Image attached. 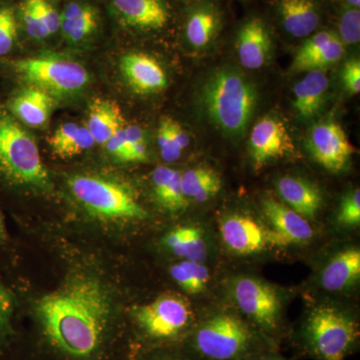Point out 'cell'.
I'll list each match as a JSON object with an SVG mask.
<instances>
[{"instance_id": "obj_1", "label": "cell", "mask_w": 360, "mask_h": 360, "mask_svg": "<svg viewBox=\"0 0 360 360\" xmlns=\"http://www.w3.org/2000/svg\"><path fill=\"white\" fill-rule=\"evenodd\" d=\"M45 340L61 354L92 360L103 352L110 333L111 298L96 277L77 274L35 302Z\"/></svg>"}, {"instance_id": "obj_2", "label": "cell", "mask_w": 360, "mask_h": 360, "mask_svg": "<svg viewBox=\"0 0 360 360\" xmlns=\"http://www.w3.org/2000/svg\"><path fill=\"white\" fill-rule=\"evenodd\" d=\"M184 347L200 360H243L276 345L239 315L217 311L196 321Z\"/></svg>"}, {"instance_id": "obj_3", "label": "cell", "mask_w": 360, "mask_h": 360, "mask_svg": "<svg viewBox=\"0 0 360 360\" xmlns=\"http://www.w3.org/2000/svg\"><path fill=\"white\" fill-rule=\"evenodd\" d=\"M200 103L203 112L220 131L240 136L257 108V87L238 70L219 68L210 73L202 84Z\"/></svg>"}, {"instance_id": "obj_4", "label": "cell", "mask_w": 360, "mask_h": 360, "mask_svg": "<svg viewBox=\"0 0 360 360\" xmlns=\"http://www.w3.org/2000/svg\"><path fill=\"white\" fill-rule=\"evenodd\" d=\"M300 354L315 360H345L359 345L356 317L340 307L321 305L310 310L295 333Z\"/></svg>"}, {"instance_id": "obj_5", "label": "cell", "mask_w": 360, "mask_h": 360, "mask_svg": "<svg viewBox=\"0 0 360 360\" xmlns=\"http://www.w3.org/2000/svg\"><path fill=\"white\" fill-rule=\"evenodd\" d=\"M0 174L28 188L49 191L51 187L34 139L6 113H0Z\"/></svg>"}, {"instance_id": "obj_6", "label": "cell", "mask_w": 360, "mask_h": 360, "mask_svg": "<svg viewBox=\"0 0 360 360\" xmlns=\"http://www.w3.org/2000/svg\"><path fill=\"white\" fill-rule=\"evenodd\" d=\"M71 193L92 217L112 222L136 221L148 212L124 184L97 175H75L68 181Z\"/></svg>"}, {"instance_id": "obj_7", "label": "cell", "mask_w": 360, "mask_h": 360, "mask_svg": "<svg viewBox=\"0 0 360 360\" xmlns=\"http://www.w3.org/2000/svg\"><path fill=\"white\" fill-rule=\"evenodd\" d=\"M132 315L142 340L153 345L186 342L198 321L186 300L172 293L134 307Z\"/></svg>"}, {"instance_id": "obj_8", "label": "cell", "mask_w": 360, "mask_h": 360, "mask_svg": "<svg viewBox=\"0 0 360 360\" xmlns=\"http://www.w3.org/2000/svg\"><path fill=\"white\" fill-rule=\"evenodd\" d=\"M232 295L248 321L276 345L284 328L281 300L276 290L255 277L241 276L234 281Z\"/></svg>"}, {"instance_id": "obj_9", "label": "cell", "mask_w": 360, "mask_h": 360, "mask_svg": "<svg viewBox=\"0 0 360 360\" xmlns=\"http://www.w3.org/2000/svg\"><path fill=\"white\" fill-rule=\"evenodd\" d=\"M13 66L26 82L53 97L73 96L89 84L86 70L70 59L30 58L14 61Z\"/></svg>"}, {"instance_id": "obj_10", "label": "cell", "mask_w": 360, "mask_h": 360, "mask_svg": "<svg viewBox=\"0 0 360 360\" xmlns=\"http://www.w3.org/2000/svg\"><path fill=\"white\" fill-rule=\"evenodd\" d=\"M307 146L314 160L331 172L345 169L354 153L342 127L333 120L314 125L309 131Z\"/></svg>"}, {"instance_id": "obj_11", "label": "cell", "mask_w": 360, "mask_h": 360, "mask_svg": "<svg viewBox=\"0 0 360 360\" xmlns=\"http://www.w3.org/2000/svg\"><path fill=\"white\" fill-rule=\"evenodd\" d=\"M295 153L290 131L281 118L266 115L255 123L250 136V153L255 168L262 169L270 161Z\"/></svg>"}, {"instance_id": "obj_12", "label": "cell", "mask_w": 360, "mask_h": 360, "mask_svg": "<svg viewBox=\"0 0 360 360\" xmlns=\"http://www.w3.org/2000/svg\"><path fill=\"white\" fill-rule=\"evenodd\" d=\"M262 210L270 225V229H266L267 245H300L314 236V229L309 220L303 219L288 205L267 198L262 202Z\"/></svg>"}, {"instance_id": "obj_13", "label": "cell", "mask_w": 360, "mask_h": 360, "mask_svg": "<svg viewBox=\"0 0 360 360\" xmlns=\"http://www.w3.org/2000/svg\"><path fill=\"white\" fill-rule=\"evenodd\" d=\"M123 77L134 92L153 94L162 91L167 85V77L156 59L143 52H130L120 60Z\"/></svg>"}, {"instance_id": "obj_14", "label": "cell", "mask_w": 360, "mask_h": 360, "mask_svg": "<svg viewBox=\"0 0 360 360\" xmlns=\"http://www.w3.org/2000/svg\"><path fill=\"white\" fill-rule=\"evenodd\" d=\"M220 234L226 248L236 255H253L267 245L266 229L248 215L225 217L220 224Z\"/></svg>"}, {"instance_id": "obj_15", "label": "cell", "mask_w": 360, "mask_h": 360, "mask_svg": "<svg viewBox=\"0 0 360 360\" xmlns=\"http://www.w3.org/2000/svg\"><path fill=\"white\" fill-rule=\"evenodd\" d=\"M271 49V39L264 20L253 18L241 26L236 39V51L243 68L250 70L264 68L269 63Z\"/></svg>"}, {"instance_id": "obj_16", "label": "cell", "mask_w": 360, "mask_h": 360, "mask_svg": "<svg viewBox=\"0 0 360 360\" xmlns=\"http://www.w3.org/2000/svg\"><path fill=\"white\" fill-rule=\"evenodd\" d=\"M111 4L125 25L139 30H160L169 20L163 0H111Z\"/></svg>"}, {"instance_id": "obj_17", "label": "cell", "mask_w": 360, "mask_h": 360, "mask_svg": "<svg viewBox=\"0 0 360 360\" xmlns=\"http://www.w3.org/2000/svg\"><path fill=\"white\" fill-rule=\"evenodd\" d=\"M281 200L293 212L307 220L314 219L321 210V191L309 180L302 177L283 176L276 184Z\"/></svg>"}, {"instance_id": "obj_18", "label": "cell", "mask_w": 360, "mask_h": 360, "mask_svg": "<svg viewBox=\"0 0 360 360\" xmlns=\"http://www.w3.org/2000/svg\"><path fill=\"white\" fill-rule=\"evenodd\" d=\"M359 248H345L338 251L324 266L321 274V284L323 290L340 292L349 290L359 283Z\"/></svg>"}, {"instance_id": "obj_19", "label": "cell", "mask_w": 360, "mask_h": 360, "mask_svg": "<svg viewBox=\"0 0 360 360\" xmlns=\"http://www.w3.org/2000/svg\"><path fill=\"white\" fill-rule=\"evenodd\" d=\"M328 89L323 70L309 71L293 87V108L300 117L309 120L321 110Z\"/></svg>"}, {"instance_id": "obj_20", "label": "cell", "mask_w": 360, "mask_h": 360, "mask_svg": "<svg viewBox=\"0 0 360 360\" xmlns=\"http://www.w3.org/2000/svg\"><path fill=\"white\" fill-rule=\"evenodd\" d=\"M54 104L56 99L51 94L30 86L14 97L11 108L21 122L32 127H41L49 122Z\"/></svg>"}, {"instance_id": "obj_21", "label": "cell", "mask_w": 360, "mask_h": 360, "mask_svg": "<svg viewBox=\"0 0 360 360\" xmlns=\"http://www.w3.org/2000/svg\"><path fill=\"white\" fill-rule=\"evenodd\" d=\"M278 11L284 30L296 39L312 34L321 20L314 0H281Z\"/></svg>"}, {"instance_id": "obj_22", "label": "cell", "mask_w": 360, "mask_h": 360, "mask_svg": "<svg viewBox=\"0 0 360 360\" xmlns=\"http://www.w3.org/2000/svg\"><path fill=\"white\" fill-rule=\"evenodd\" d=\"M86 127L96 143L104 146L113 134L124 127L120 105L110 99H94L89 105Z\"/></svg>"}, {"instance_id": "obj_23", "label": "cell", "mask_w": 360, "mask_h": 360, "mask_svg": "<svg viewBox=\"0 0 360 360\" xmlns=\"http://www.w3.org/2000/svg\"><path fill=\"white\" fill-rule=\"evenodd\" d=\"M165 246L182 260L205 264L208 245L205 232L195 225H182L172 229L165 239Z\"/></svg>"}, {"instance_id": "obj_24", "label": "cell", "mask_w": 360, "mask_h": 360, "mask_svg": "<svg viewBox=\"0 0 360 360\" xmlns=\"http://www.w3.org/2000/svg\"><path fill=\"white\" fill-rule=\"evenodd\" d=\"M153 193L158 205L168 212L179 213L189 205L182 191L181 174L165 167L155 169L151 175Z\"/></svg>"}, {"instance_id": "obj_25", "label": "cell", "mask_w": 360, "mask_h": 360, "mask_svg": "<svg viewBox=\"0 0 360 360\" xmlns=\"http://www.w3.org/2000/svg\"><path fill=\"white\" fill-rule=\"evenodd\" d=\"M60 30L68 41L77 44L96 32L98 15L89 4L72 2L60 13Z\"/></svg>"}, {"instance_id": "obj_26", "label": "cell", "mask_w": 360, "mask_h": 360, "mask_svg": "<svg viewBox=\"0 0 360 360\" xmlns=\"http://www.w3.org/2000/svg\"><path fill=\"white\" fill-rule=\"evenodd\" d=\"M52 150L61 158H70L94 148L96 141L86 127L68 122L60 125L49 139Z\"/></svg>"}, {"instance_id": "obj_27", "label": "cell", "mask_w": 360, "mask_h": 360, "mask_svg": "<svg viewBox=\"0 0 360 360\" xmlns=\"http://www.w3.org/2000/svg\"><path fill=\"white\" fill-rule=\"evenodd\" d=\"M181 186L187 200L203 203L219 194L222 182L214 169L200 167L181 174Z\"/></svg>"}, {"instance_id": "obj_28", "label": "cell", "mask_w": 360, "mask_h": 360, "mask_svg": "<svg viewBox=\"0 0 360 360\" xmlns=\"http://www.w3.org/2000/svg\"><path fill=\"white\" fill-rule=\"evenodd\" d=\"M219 25V13L212 6L200 7L186 21V39L195 49H203L212 42Z\"/></svg>"}, {"instance_id": "obj_29", "label": "cell", "mask_w": 360, "mask_h": 360, "mask_svg": "<svg viewBox=\"0 0 360 360\" xmlns=\"http://www.w3.org/2000/svg\"><path fill=\"white\" fill-rule=\"evenodd\" d=\"M158 143L162 160L174 162L189 146V136L179 122L172 118H163L158 127Z\"/></svg>"}, {"instance_id": "obj_30", "label": "cell", "mask_w": 360, "mask_h": 360, "mask_svg": "<svg viewBox=\"0 0 360 360\" xmlns=\"http://www.w3.org/2000/svg\"><path fill=\"white\" fill-rule=\"evenodd\" d=\"M170 276L189 295L203 292L210 283V270L201 262L180 260L170 267Z\"/></svg>"}, {"instance_id": "obj_31", "label": "cell", "mask_w": 360, "mask_h": 360, "mask_svg": "<svg viewBox=\"0 0 360 360\" xmlns=\"http://www.w3.org/2000/svg\"><path fill=\"white\" fill-rule=\"evenodd\" d=\"M335 35V32L323 30V32L314 33V34L309 37V39L305 40L304 44L296 51L295 58H293L292 63H291L290 72L300 73L302 66L309 59H311L319 52H321L333 40Z\"/></svg>"}, {"instance_id": "obj_32", "label": "cell", "mask_w": 360, "mask_h": 360, "mask_svg": "<svg viewBox=\"0 0 360 360\" xmlns=\"http://www.w3.org/2000/svg\"><path fill=\"white\" fill-rule=\"evenodd\" d=\"M345 44L338 37V34L333 37V40L321 52L309 59L304 65L302 66L300 72H309L312 70H323L328 66L335 65L340 61L345 54Z\"/></svg>"}, {"instance_id": "obj_33", "label": "cell", "mask_w": 360, "mask_h": 360, "mask_svg": "<svg viewBox=\"0 0 360 360\" xmlns=\"http://www.w3.org/2000/svg\"><path fill=\"white\" fill-rule=\"evenodd\" d=\"M18 35L15 13L11 7L0 8V56L13 49Z\"/></svg>"}, {"instance_id": "obj_34", "label": "cell", "mask_w": 360, "mask_h": 360, "mask_svg": "<svg viewBox=\"0 0 360 360\" xmlns=\"http://www.w3.org/2000/svg\"><path fill=\"white\" fill-rule=\"evenodd\" d=\"M338 221L345 227H356L360 224L359 188L350 191L342 198L338 212Z\"/></svg>"}, {"instance_id": "obj_35", "label": "cell", "mask_w": 360, "mask_h": 360, "mask_svg": "<svg viewBox=\"0 0 360 360\" xmlns=\"http://www.w3.org/2000/svg\"><path fill=\"white\" fill-rule=\"evenodd\" d=\"M21 20L27 34L34 39H44L49 33L42 22L34 0H25L21 7Z\"/></svg>"}, {"instance_id": "obj_36", "label": "cell", "mask_w": 360, "mask_h": 360, "mask_svg": "<svg viewBox=\"0 0 360 360\" xmlns=\"http://www.w3.org/2000/svg\"><path fill=\"white\" fill-rule=\"evenodd\" d=\"M340 37L343 44L354 45L359 44L360 40V11L359 8L348 7L341 14L340 25Z\"/></svg>"}, {"instance_id": "obj_37", "label": "cell", "mask_w": 360, "mask_h": 360, "mask_svg": "<svg viewBox=\"0 0 360 360\" xmlns=\"http://www.w3.org/2000/svg\"><path fill=\"white\" fill-rule=\"evenodd\" d=\"M14 305L15 300L13 292L0 283V343L11 333Z\"/></svg>"}, {"instance_id": "obj_38", "label": "cell", "mask_w": 360, "mask_h": 360, "mask_svg": "<svg viewBox=\"0 0 360 360\" xmlns=\"http://www.w3.org/2000/svg\"><path fill=\"white\" fill-rule=\"evenodd\" d=\"M34 2L42 22L49 35L58 32L60 28V13L56 11V7L52 6L49 0H34Z\"/></svg>"}, {"instance_id": "obj_39", "label": "cell", "mask_w": 360, "mask_h": 360, "mask_svg": "<svg viewBox=\"0 0 360 360\" xmlns=\"http://www.w3.org/2000/svg\"><path fill=\"white\" fill-rule=\"evenodd\" d=\"M343 85L350 94H359L360 91V63L359 59L352 58L345 63L342 68Z\"/></svg>"}, {"instance_id": "obj_40", "label": "cell", "mask_w": 360, "mask_h": 360, "mask_svg": "<svg viewBox=\"0 0 360 360\" xmlns=\"http://www.w3.org/2000/svg\"><path fill=\"white\" fill-rule=\"evenodd\" d=\"M108 153H110L116 160L129 162V148L125 139L124 127L118 130L116 134L104 143Z\"/></svg>"}, {"instance_id": "obj_41", "label": "cell", "mask_w": 360, "mask_h": 360, "mask_svg": "<svg viewBox=\"0 0 360 360\" xmlns=\"http://www.w3.org/2000/svg\"><path fill=\"white\" fill-rule=\"evenodd\" d=\"M141 360H200L196 359L191 352L184 350H158L153 354L143 357Z\"/></svg>"}, {"instance_id": "obj_42", "label": "cell", "mask_w": 360, "mask_h": 360, "mask_svg": "<svg viewBox=\"0 0 360 360\" xmlns=\"http://www.w3.org/2000/svg\"><path fill=\"white\" fill-rule=\"evenodd\" d=\"M243 360H286L284 357L276 354V348L274 349L265 350V352H258L253 355H250L248 359Z\"/></svg>"}, {"instance_id": "obj_43", "label": "cell", "mask_w": 360, "mask_h": 360, "mask_svg": "<svg viewBox=\"0 0 360 360\" xmlns=\"http://www.w3.org/2000/svg\"><path fill=\"white\" fill-rule=\"evenodd\" d=\"M345 1L348 7H352V8H359L360 7V0H345Z\"/></svg>"}, {"instance_id": "obj_44", "label": "cell", "mask_w": 360, "mask_h": 360, "mask_svg": "<svg viewBox=\"0 0 360 360\" xmlns=\"http://www.w3.org/2000/svg\"><path fill=\"white\" fill-rule=\"evenodd\" d=\"M6 236V226H4V219H2L1 215H0V241Z\"/></svg>"}]
</instances>
